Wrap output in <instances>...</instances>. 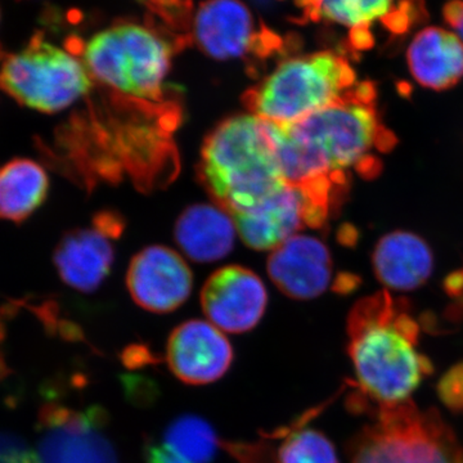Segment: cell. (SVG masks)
Returning a JSON list of instances; mask_svg holds the SVG:
<instances>
[{
    "label": "cell",
    "instance_id": "1",
    "mask_svg": "<svg viewBox=\"0 0 463 463\" xmlns=\"http://www.w3.org/2000/svg\"><path fill=\"white\" fill-rule=\"evenodd\" d=\"M377 91L362 81L339 102L298 123L273 125L283 176L298 187H346L347 175H376L377 154L394 147L395 137L381 121Z\"/></svg>",
    "mask_w": 463,
    "mask_h": 463
},
{
    "label": "cell",
    "instance_id": "2",
    "mask_svg": "<svg viewBox=\"0 0 463 463\" xmlns=\"http://www.w3.org/2000/svg\"><path fill=\"white\" fill-rule=\"evenodd\" d=\"M347 354L362 392L377 405L411 401L431 374L432 364L419 352V323L407 301L388 291L362 298L347 318Z\"/></svg>",
    "mask_w": 463,
    "mask_h": 463
},
{
    "label": "cell",
    "instance_id": "3",
    "mask_svg": "<svg viewBox=\"0 0 463 463\" xmlns=\"http://www.w3.org/2000/svg\"><path fill=\"white\" fill-rule=\"evenodd\" d=\"M200 174L230 214L257 206L285 185L273 125L254 114L231 116L206 137Z\"/></svg>",
    "mask_w": 463,
    "mask_h": 463
},
{
    "label": "cell",
    "instance_id": "4",
    "mask_svg": "<svg viewBox=\"0 0 463 463\" xmlns=\"http://www.w3.org/2000/svg\"><path fill=\"white\" fill-rule=\"evenodd\" d=\"M352 63L335 52L289 57L246 93L250 114L288 125L339 102L358 84Z\"/></svg>",
    "mask_w": 463,
    "mask_h": 463
},
{
    "label": "cell",
    "instance_id": "5",
    "mask_svg": "<svg viewBox=\"0 0 463 463\" xmlns=\"http://www.w3.org/2000/svg\"><path fill=\"white\" fill-rule=\"evenodd\" d=\"M79 50L93 80L132 99L163 97L174 47L152 27L118 24L96 33Z\"/></svg>",
    "mask_w": 463,
    "mask_h": 463
},
{
    "label": "cell",
    "instance_id": "6",
    "mask_svg": "<svg viewBox=\"0 0 463 463\" xmlns=\"http://www.w3.org/2000/svg\"><path fill=\"white\" fill-rule=\"evenodd\" d=\"M349 463H463V447L437 411L407 401L377 405L350 444Z\"/></svg>",
    "mask_w": 463,
    "mask_h": 463
},
{
    "label": "cell",
    "instance_id": "7",
    "mask_svg": "<svg viewBox=\"0 0 463 463\" xmlns=\"http://www.w3.org/2000/svg\"><path fill=\"white\" fill-rule=\"evenodd\" d=\"M93 79L72 53L36 33L23 51L0 66V90L20 105L56 114L87 96Z\"/></svg>",
    "mask_w": 463,
    "mask_h": 463
},
{
    "label": "cell",
    "instance_id": "8",
    "mask_svg": "<svg viewBox=\"0 0 463 463\" xmlns=\"http://www.w3.org/2000/svg\"><path fill=\"white\" fill-rule=\"evenodd\" d=\"M108 413L99 405L78 410L48 402L39 412V463H118L106 435Z\"/></svg>",
    "mask_w": 463,
    "mask_h": 463
},
{
    "label": "cell",
    "instance_id": "9",
    "mask_svg": "<svg viewBox=\"0 0 463 463\" xmlns=\"http://www.w3.org/2000/svg\"><path fill=\"white\" fill-rule=\"evenodd\" d=\"M331 207V201L321 194L288 182L257 206L232 218L246 246L272 251L304 227H321Z\"/></svg>",
    "mask_w": 463,
    "mask_h": 463
},
{
    "label": "cell",
    "instance_id": "10",
    "mask_svg": "<svg viewBox=\"0 0 463 463\" xmlns=\"http://www.w3.org/2000/svg\"><path fill=\"white\" fill-rule=\"evenodd\" d=\"M194 36L201 51L218 61L269 56L279 35L263 25L241 0H205L197 8Z\"/></svg>",
    "mask_w": 463,
    "mask_h": 463
},
{
    "label": "cell",
    "instance_id": "11",
    "mask_svg": "<svg viewBox=\"0 0 463 463\" xmlns=\"http://www.w3.org/2000/svg\"><path fill=\"white\" fill-rule=\"evenodd\" d=\"M267 306L264 282L257 273L241 265L216 270L201 291V307L209 322L230 334L254 330Z\"/></svg>",
    "mask_w": 463,
    "mask_h": 463
},
{
    "label": "cell",
    "instance_id": "12",
    "mask_svg": "<svg viewBox=\"0 0 463 463\" xmlns=\"http://www.w3.org/2000/svg\"><path fill=\"white\" fill-rule=\"evenodd\" d=\"M127 286L137 306L165 315L188 300L194 288V276L190 265L175 250L148 246L130 261Z\"/></svg>",
    "mask_w": 463,
    "mask_h": 463
},
{
    "label": "cell",
    "instance_id": "13",
    "mask_svg": "<svg viewBox=\"0 0 463 463\" xmlns=\"http://www.w3.org/2000/svg\"><path fill=\"white\" fill-rule=\"evenodd\" d=\"M233 358L230 341L209 321L183 322L167 340L166 364L174 376L188 385H207L221 380Z\"/></svg>",
    "mask_w": 463,
    "mask_h": 463
},
{
    "label": "cell",
    "instance_id": "14",
    "mask_svg": "<svg viewBox=\"0 0 463 463\" xmlns=\"http://www.w3.org/2000/svg\"><path fill=\"white\" fill-rule=\"evenodd\" d=\"M330 250L307 234H297L270 251L268 274L279 291L295 300L321 297L332 281Z\"/></svg>",
    "mask_w": 463,
    "mask_h": 463
},
{
    "label": "cell",
    "instance_id": "15",
    "mask_svg": "<svg viewBox=\"0 0 463 463\" xmlns=\"http://www.w3.org/2000/svg\"><path fill=\"white\" fill-rule=\"evenodd\" d=\"M105 221L91 228H79L62 237L54 251V265L61 279L80 292H93L111 272L115 260L112 223Z\"/></svg>",
    "mask_w": 463,
    "mask_h": 463
},
{
    "label": "cell",
    "instance_id": "16",
    "mask_svg": "<svg viewBox=\"0 0 463 463\" xmlns=\"http://www.w3.org/2000/svg\"><path fill=\"white\" fill-rule=\"evenodd\" d=\"M373 272L385 288L413 291L430 279L434 257L419 234L394 231L381 237L373 252Z\"/></svg>",
    "mask_w": 463,
    "mask_h": 463
},
{
    "label": "cell",
    "instance_id": "17",
    "mask_svg": "<svg viewBox=\"0 0 463 463\" xmlns=\"http://www.w3.org/2000/svg\"><path fill=\"white\" fill-rule=\"evenodd\" d=\"M174 236L185 257L197 263H214L233 249L237 228L230 213L218 203H196L179 215Z\"/></svg>",
    "mask_w": 463,
    "mask_h": 463
},
{
    "label": "cell",
    "instance_id": "18",
    "mask_svg": "<svg viewBox=\"0 0 463 463\" xmlns=\"http://www.w3.org/2000/svg\"><path fill=\"white\" fill-rule=\"evenodd\" d=\"M407 63L421 87L450 90L463 79V42L441 27H426L408 47Z\"/></svg>",
    "mask_w": 463,
    "mask_h": 463
},
{
    "label": "cell",
    "instance_id": "19",
    "mask_svg": "<svg viewBox=\"0 0 463 463\" xmlns=\"http://www.w3.org/2000/svg\"><path fill=\"white\" fill-rule=\"evenodd\" d=\"M221 441L210 422L197 414H182L161 437L145 446L146 463H213Z\"/></svg>",
    "mask_w": 463,
    "mask_h": 463
},
{
    "label": "cell",
    "instance_id": "20",
    "mask_svg": "<svg viewBox=\"0 0 463 463\" xmlns=\"http://www.w3.org/2000/svg\"><path fill=\"white\" fill-rule=\"evenodd\" d=\"M50 179L44 167L30 158H14L0 167V221L20 222L44 203Z\"/></svg>",
    "mask_w": 463,
    "mask_h": 463
},
{
    "label": "cell",
    "instance_id": "21",
    "mask_svg": "<svg viewBox=\"0 0 463 463\" xmlns=\"http://www.w3.org/2000/svg\"><path fill=\"white\" fill-rule=\"evenodd\" d=\"M405 0H295L303 20L327 21L349 27L350 32L371 29L373 21L386 20Z\"/></svg>",
    "mask_w": 463,
    "mask_h": 463
},
{
    "label": "cell",
    "instance_id": "22",
    "mask_svg": "<svg viewBox=\"0 0 463 463\" xmlns=\"http://www.w3.org/2000/svg\"><path fill=\"white\" fill-rule=\"evenodd\" d=\"M277 463H340L330 439L315 429L288 432L277 453Z\"/></svg>",
    "mask_w": 463,
    "mask_h": 463
},
{
    "label": "cell",
    "instance_id": "23",
    "mask_svg": "<svg viewBox=\"0 0 463 463\" xmlns=\"http://www.w3.org/2000/svg\"><path fill=\"white\" fill-rule=\"evenodd\" d=\"M441 403L453 412H463V362L450 368L438 383Z\"/></svg>",
    "mask_w": 463,
    "mask_h": 463
},
{
    "label": "cell",
    "instance_id": "24",
    "mask_svg": "<svg viewBox=\"0 0 463 463\" xmlns=\"http://www.w3.org/2000/svg\"><path fill=\"white\" fill-rule=\"evenodd\" d=\"M0 463H39L35 449L23 438L0 431Z\"/></svg>",
    "mask_w": 463,
    "mask_h": 463
},
{
    "label": "cell",
    "instance_id": "25",
    "mask_svg": "<svg viewBox=\"0 0 463 463\" xmlns=\"http://www.w3.org/2000/svg\"><path fill=\"white\" fill-rule=\"evenodd\" d=\"M444 21L456 30L463 42V0H449L443 7Z\"/></svg>",
    "mask_w": 463,
    "mask_h": 463
},
{
    "label": "cell",
    "instance_id": "26",
    "mask_svg": "<svg viewBox=\"0 0 463 463\" xmlns=\"http://www.w3.org/2000/svg\"><path fill=\"white\" fill-rule=\"evenodd\" d=\"M139 2H143V3H145V5H147L148 0H139Z\"/></svg>",
    "mask_w": 463,
    "mask_h": 463
}]
</instances>
